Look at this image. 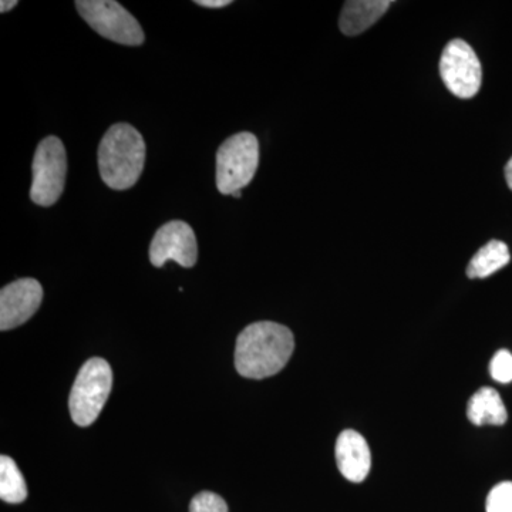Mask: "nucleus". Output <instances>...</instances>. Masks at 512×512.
<instances>
[{
	"label": "nucleus",
	"mask_w": 512,
	"mask_h": 512,
	"mask_svg": "<svg viewBox=\"0 0 512 512\" xmlns=\"http://www.w3.org/2000/svg\"><path fill=\"white\" fill-rule=\"evenodd\" d=\"M0 498L9 504H20L28 498L25 478L9 456L0 457Z\"/></svg>",
	"instance_id": "14"
},
{
	"label": "nucleus",
	"mask_w": 512,
	"mask_h": 512,
	"mask_svg": "<svg viewBox=\"0 0 512 512\" xmlns=\"http://www.w3.org/2000/svg\"><path fill=\"white\" fill-rule=\"evenodd\" d=\"M74 5L90 28L111 42L140 46L146 40L137 19L114 0H77Z\"/></svg>",
	"instance_id": "6"
},
{
	"label": "nucleus",
	"mask_w": 512,
	"mask_h": 512,
	"mask_svg": "<svg viewBox=\"0 0 512 512\" xmlns=\"http://www.w3.org/2000/svg\"><path fill=\"white\" fill-rule=\"evenodd\" d=\"M195 3L202 8L220 9L231 5L232 2L231 0H197Z\"/></svg>",
	"instance_id": "18"
},
{
	"label": "nucleus",
	"mask_w": 512,
	"mask_h": 512,
	"mask_svg": "<svg viewBox=\"0 0 512 512\" xmlns=\"http://www.w3.org/2000/svg\"><path fill=\"white\" fill-rule=\"evenodd\" d=\"M190 512H228V505L220 495L204 491L192 498Z\"/></svg>",
	"instance_id": "16"
},
{
	"label": "nucleus",
	"mask_w": 512,
	"mask_h": 512,
	"mask_svg": "<svg viewBox=\"0 0 512 512\" xmlns=\"http://www.w3.org/2000/svg\"><path fill=\"white\" fill-rule=\"evenodd\" d=\"M259 164L258 138L248 131L227 138L217 153V188L234 195L254 180Z\"/></svg>",
	"instance_id": "4"
},
{
	"label": "nucleus",
	"mask_w": 512,
	"mask_h": 512,
	"mask_svg": "<svg viewBox=\"0 0 512 512\" xmlns=\"http://www.w3.org/2000/svg\"><path fill=\"white\" fill-rule=\"evenodd\" d=\"M440 76L458 99L476 96L483 80V69L473 47L461 39H454L444 47L440 59Z\"/></svg>",
	"instance_id": "7"
},
{
	"label": "nucleus",
	"mask_w": 512,
	"mask_h": 512,
	"mask_svg": "<svg viewBox=\"0 0 512 512\" xmlns=\"http://www.w3.org/2000/svg\"><path fill=\"white\" fill-rule=\"evenodd\" d=\"M335 453L343 477L362 483L372 467V453L363 436L353 430L343 431L336 441Z\"/></svg>",
	"instance_id": "10"
},
{
	"label": "nucleus",
	"mask_w": 512,
	"mask_h": 512,
	"mask_svg": "<svg viewBox=\"0 0 512 512\" xmlns=\"http://www.w3.org/2000/svg\"><path fill=\"white\" fill-rule=\"evenodd\" d=\"M510 249L504 242L494 241L485 244L476 255L471 258L467 266V276L470 279L488 278L495 272L503 269L505 265L510 264Z\"/></svg>",
	"instance_id": "13"
},
{
	"label": "nucleus",
	"mask_w": 512,
	"mask_h": 512,
	"mask_svg": "<svg viewBox=\"0 0 512 512\" xmlns=\"http://www.w3.org/2000/svg\"><path fill=\"white\" fill-rule=\"evenodd\" d=\"M467 417L476 426H503L508 420V413L497 390L483 387L468 402Z\"/></svg>",
	"instance_id": "12"
},
{
	"label": "nucleus",
	"mask_w": 512,
	"mask_h": 512,
	"mask_svg": "<svg viewBox=\"0 0 512 512\" xmlns=\"http://www.w3.org/2000/svg\"><path fill=\"white\" fill-rule=\"evenodd\" d=\"M15 6H18L16 0H2V2H0V12H9V10H12Z\"/></svg>",
	"instance_id": "19"
},
{
	"label": "nucleus",
	"mask_w": 512,
	"mask_h": 512,
	"mask_svg": "<svg viewBox=\"0 0 512 512\" xmlns=\"http://www.w3.org/2000/svg\"><path fill=\"white\" fill-rule=\"evenodd\" d=\"M101 180L111 190L134 187L146 164V143L136 127L127 123L111 126L99 146Z\"/></svg>",
	"instance_id": "2"
},
{
	"label": "nucleus",
	"mask_w": 512,
	"mask_h": 512,
	"mask_svg": "<svg viewBox=\"0 0 512 512\" xmlns=\"http://www.w3.org/2000/svg\"><path fill=\"white\" fill-rule=\"evenodd\" d=\"M30 200L40 207H52L62 197L67 175V154L62 140L46 137L36 148L32 164Z\"/></svg>",
	"instance_id": "5"
},
{
	"label": "nucleus",
	"mask_w": 512,
	"mask_h": 512,
	"mask_svg": "<svg viewBox=\"0 0 512 512\" xmlns=\"http://www.w3.org/2000/svg\"><path fill=\"white\" fill-rule=\"evenodd\" d=\"M113 386V372L109 363L100 357L87 360L70 393L69 409L77 426H92L109 400Z\"/></svg>",
	"instance_id": "3"
},
{
	"label": "nucleus",
	"mask_w": 512,
	"mask_h": 512,
	"mask_svg": "<svg viewBox=\"0 0 512 512\" xmlns=\"http://www.w3.org/2000/svg\"><path fill=\"white\" fill-rule=\"evenodd\" d=\"M505 180H507L508 187L512 191V157L508 160L507 165H505Z\"/></svg>",
	"instance_id": "20"
},
{
	"label": "nucleus",
	"mask_w": 512,
	"mask_h": 512,
	"mask_svg": "<svg viewBox=\"0 0 512 512\" xmlns=\"http://www.w3.org/2000/svg\"><path fill=\"white\" fill-rule=\"evenodd\" d=\"M293 349L295 339L286 326L275 322L252 323L239 333L235 367L247 379H265L284 369Z\"/></svg>",
	"instance_id": "1"
},
{
	"label": "nucleus",
	"mask_w": 512,
	"mask_h": 512,
	"mask_svg": "<svg viewBox=\"0 0 512 512\" xmlns=\"http://www.w3.org/2000/svg\"><path fill=\"white\" fill-rule=\"evenodd\" d=\"M487 512H512V483L495 485L487 498Z\"/></svg>",
	"instance_id": "15"
},
{
	"label": "nucleus",
	"mask_w": 512,
	"mask_h": 512,
	"mask_svg": "<svg viewBox=\"0 0 512 512\" xmlns=\"http://www.w3.org/2000/svg\"><path fill=\"white\" fill-rule=\"evenodd\" d=\"M390 5V0H350L345 3L340 13L339 28L343 35H360L375 25Z\"/></svg>",
	"instance_id": "11"
},
{
	"label": "nucleus",
	"mask_w": 512,
	"mask_h": 512,
	"mask_svg": "<svg viewBox=\"0 0 512 512\" xmlns=\"http://www.w3.org/2000/svg\"><path fill=\"white\" fill-rule=\"evenodd\" d=\"M43 301V288L33 278L18 279L0 292V329H15L28 322Z\"/></svg>",
	"instance_id": "9"
},
{
	"label": "nucleus",
	"mask_w": 512,
	"mask_h": 512,
	"mask_svg": "<svg viewBox=\"0 0 512 512\" xmlns=\"http://www.w3.org/2000/svg\"><path fill=\"white\" fill-rule=\"evenodd\" d=\"M197 258V238L194 229L187 222H167L158 229L151 241L150 261L156 268H161L168 261H175L184 268H192Z\"/></svg>",
	"instance_id": "8"
},
{
	"label": "nucleus",
	"mask_w": 512,
	"mask_h": 512,
	"mask_svg": "<svg viewBox=\"0 0 512 512\" xmlns=\"http://www.w3.org/2000/svg\"><path fill=\"white\" fill-rule=\"evenodd\" d=\"M490 373L495 382H512V355L508 350L495 353L490 363Z\"/></svg>",
	"instance_id": "17"
}]
</instances>
